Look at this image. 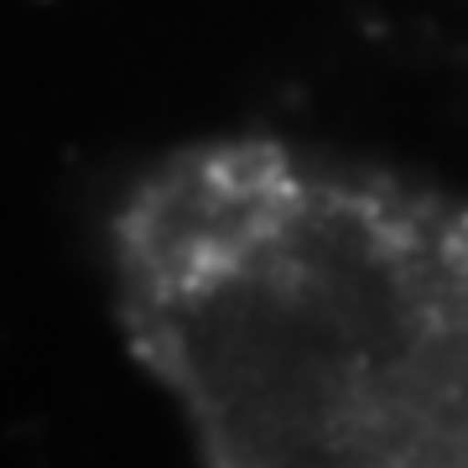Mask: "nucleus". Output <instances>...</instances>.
<instances>
[{
	"label": "nucleus",
	"mask_w": 468,
	"mask_h": 468,
	"mask_svg": "<svg viewBox=\"0 0 468 468\" xmlns=\"http://www.w3.org/2000/svg\"><path fill=\"white\" fill-rule=\"evenodd\" d=\"M100 250L193 468H468V198L229 131L131 172Z\"/></svg>",
	"instance_id": "f257e3e1"
}]
</instances>
